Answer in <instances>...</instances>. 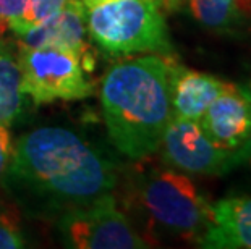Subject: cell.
<instances>
[{
  "label": "cell",
  "mask_w": 251,
  "mask_h": 249,
  "mask_svg": "<svg viewBox=\"0 0 251 249\" xmlns=\"http://www.w3.org/2000/svg\"><path fill=\"white\" fill-rule=\"evenodd\" d=\"M114 163L81 136L62 126H41L18 137L3 186L21 207L60 217L117 188Z\"/></svg>",
  "instance_id": "1"
},
{
  "label": "cell",
  "mask_w": 251,
  "mask_h": 249,
  "mask_svg": "<svg viewBox=\"0 0 251 249\" xmlns=\"http://www.w3.org/2000/svg\"><path fill=\"white\" fill-rule=\"evenodd\" d=\"M170 60L144 55L114 63L100 83V105L109 137L117 151L141 160L159 151L174 116Z\"/></svg>",
  "instance_id": "2"
},
{
  "label": "cell",
  "mask_w": 251,
  "mask_h": 249,
  "mask_svg": "<svg viewBox=\"0 0 251 249\" xmlns=\"http://www.w3.org/2000/svg\"><path fill=\"white\" fill-rule=\"evenodd\" d=\"M86 29L91 41L114 57L174 54L164 12L152 0H110L86 8Z\"/></svg>",
  "instance_id": "3"
},
{
  "label": "cell",
  "mask_w": 251,
  "mask_h": 249,
  "mask_svg": "<svg viewBox=\"0 0 251 249\" xmlns=\"http://www.w3.org/2000/svg\"><path fill=\"white\" fill-rule=\"evenodd\" d=\"M133 193L154 224L183 240L198 243L211 222V204L183 172L152 168L138 175Z\"/></svg>",
  "instance_id": "4"
},
{
  "label": "cell",
  "mask_w": 251,
  "mask_h": 249,
  "mask_svg": "<svg viewBox=\"0 0 251 249\" xmlns=\"http://www.w3.org/2000/svg\"><path fill=\"white\" fill-rule=\"evenodd\" d=\"M17 54L21 88L34 104L79 100L94 94V84L86 78L79 57L72 50L18 44Z\"/></svg>",
  "instance_id": "5"
},
{
  "label": "cell",
  "mask_w": 251,
  "mask_h": 249,
  "mask_svg": "<svg viewBox=\"0 0 251 249\" xmlns=\"http://www.w3.org/2000/svg\"><path fill=\"white\" fill-rule=\"evenodd\" d=\"M57 228L68 248L76 249H146L151 245L117 207L114 193L58 217Z\"/></svg>",
  "instance_id": "6"
},
{
  "label": "cell",
  "mask_w": 251,
  "mask_h": 249,
  "mask_svg": "<svg viewBox=\"0 0 251 249\" xmlns=\"http://www.w3.org/2000/svg\"><path fill=\"white\" fill-rule=\"evenodd\" d=\"M159 151L165 165L190 175L221 177L243 163L240 149L230 151L214 144L201 130L200 121L175 115L164 131Z\"/></svg>",
  "instance_id": "7"
},
{
  "label": "cell",
  "mask_w": 251,
  "mask_h": 249,
  "mask_svg": "<svg viewBox=\"0 0 251 249\" xmlns=\"http://www.w3.org/2000/svg\"><path fill=\"white\" fill-rule=\"evenodd\" d=\"M18 44L29 47H58L76 54L84 70L89 71L94 65L88 44L86 7L79 0H67V3L55 15L47 18L36 28L18 36Z\"/></svg>",
  "instance_id": "8"
},
{
  "label": "cell",
  "mask_w": 251,
  "mask_h": 249,
  "mask_svg": "<svg viewBox=\"0 0 251 249\" xmlns=\"http://www.w3.org/2000/svg\"><path fill=\"white\" fill-rule=\"evenodd\" d=\"M198 121L214 144L237 151L251 133V100L232 84L212 100Z\"/></svg>",
  "instance_id": "9"
},
{
  "label": "cell",
  "mask_w": 251,
  "mask_h": 249,
  "mask_svg": "<svg viewBox=\"0 0 251 249\" xmlns=\"http://www.w3.org/2000/svg\"><path fill=\"white\" fill-rule=\"evenodd\" d=\"M198 246L251 249V198L238 196L211 204V222Z\"/></svg>",
  "instance_id": "10"
},
{
  "label": "cell",
  "mask_w": 251,
  "mask_h": 249,
  "mask_svg": "<svg viewBox=\"0 0 251 249\" xmlns=\"http://www.w3.org/2000/svg\"><path fill=\"white\" fill-rule=\"evenodd\" d=\"M230 86L232 83L170 60V96L175 116L200 120L212 100Z\"/></svg>",
  "instance_id": "11"
},
{
  "label": "cell",
  "mask_w": 251,
  "mask_h": 249,
  "mask_svg": "<svg viewBox=\"0 0 251 249\" xmlns=\"http://www.w3.org/2000/svg\"><path fill=\"white\" fill-rule=\"evenodd\" d=\"M190 15L202 28L235 31L251 20V0H186Z\"/></svg>",
  "instance_id": "12"
},
{
  "label": "cell",
  "mask_w": 251,
  "mask_h": 249,
  "mask_svg": "<svg viewBox=\"0 0 251 249\" xmlns=\"http://www.w3.org/2000/svg\"><path fill=\"white\" fill-rule=\"evenodd\" d=\"M23 100L18 54L12 42L0 38V123L13 125L23 110Z\"/></svg>",
  "instance_id": "13"
},
{
  "label": "cell",
  "mask_w": 251,
  "mask_h": 249,
  "mask_svg": "<svg viewBox=\"0 0 251 249\" xmlns=\"http://www.w3.org/2000/svg\"><path fill=\"white\" fill-rule=\"evenodd\" d=\"M67 3V0H29V5L23 13V17L13 26L10 33L15 36L25 34L26 31L36 28L41 23H44L47 18H50L52 15H55L63 5Z\"/></svg>",
  "instance_id": "14"
},
{
  "label": "cell",
  "mask_w": 251,
  "mask_h": 249,
  "mask_svg": "<svg viewBox=\"0 0 251 249\" xmlns=\"http://www.w3.org/2000/svg\"><path fill=\"white\" fill-rule=\"evenodd\" d=\"M25 238L17 224L7 212L0 209V249H20L25 248Z\"/></svg>",
  "instance_id": "15"
},
{
  "label": "cell",
  "mask_w": 251,
  "mask_h": 249,
  "mask_svg": "<svg viewBox=\"0 0 251 249\" xmlns=\"http://www.w3.org/2000/svg\"><path fill=\"white\" fill-rule=\"evenodd\" d=\"M29 0H0V38L12 31V28L23 17Z\"/></svg>",
  "instance_id": "16"
},
{
  "label": "cell",
  "mask_w": 251,
  "mask_h": 249,
  "mask_svg": "<svg viewBox=\"0 0 251 249\" xmlns=\"http://www.w3.org/2000/svg\"><path fill=\"white\" fill-rule=\"evenodd\" d=\"M12 152H13V142H12L10 130L7 125L0 123V188L3 186V178L8 170Z\"/></svg>",
  "instance_id": "17"
},
{
  "label": "cell",
  "mask_w": 251,
  "mask_h": 249,
  "mask_svg": "<svg viewBox=\"0 0 251 249\" xmlns=\"http://www.w3.org/2000/svg\"><path fill=\"white\" fill-rule=\"evenodd\" d=\"M162 12H177V10L183 8L186 0H152Z\"/></svg>",
  "instance_id": "18"
},
{
  "label": "cell",
  "mask_w": 251,
  "mask_h": 249,
  "mask_svg": "<svg viewBox=\"0 0 251 249\" xmlns=\"http://www.w3.org/2000/svg\"><path fill=\"white\" fill-rule=\"evenodd\" d=\"M240 156H242L243 162H248L251 165V133L248 136V139L245 141V144L240 147Z\"/></svg>",
  "instance_id": "19"
},
{
  "label": "cell",
  "mask_w": 251,
  "mask_h": 249,
  "mask_svg": "<svg viewBox=\"0 0 251 249\" xmlns=\"http://www.w3.org/2000/svg\"><path fill=\"white\" fill-rule=\"evenodd\" d=\"M238 88H240V91H242V92L245 94V96H247V97L251 100V75H250V79H248V81L245 83L243 86H238Z\"/></svg>",
  "instance_id": "20"
},
{
  "label": "cell",
  "mask_w": 251,
  "mask_h": 249,
  "mask_svg": "<svg viewBox=\"0 0 251 249\" xmlns=\"http://www.w3.org/2000/svg\"><path fill=\"white\" fill-rule=\"evenodd\" d=\"M81 2L86 8H93V7H98V5H100V3L110 2V0H81Z\"/></svg>",
  "instance_id": "21"
}]
</instances>
